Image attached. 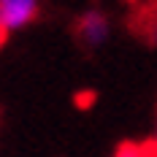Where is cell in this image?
<instances>
[{
	"label": "cell",
	"instance_id": "3957f363",
	"mask_svg": "<svg viewBox=\"0 0 157 157\" xmlns=\"http://www.w3.org/2000/svg\"><path fill=\"white\" fill-rule=\"evenodd\" d=\"M95 103H98V92L95 90H78V92H73V106L78 111L95 109Z\"/></svg>",
	"mask_w": 157,
	"mask_h": 157
},
{
	"label": "cell",
	"instance_id": "7a4b0ae2",
	"mask_svg": "<svg viewBox=\"0 0 157 157\" xmlns=\"http://www.w3.org/2000/svg\"><path fill=\"white\" fill-rule=\"evenodd\" d=\"M76 33H78V41L84 44V46H100V44H106V38H109L111 33V25H109V16L103 14V11H84V14L78 16V25H76Z\"/></svg>",
	"mask_w": 157,
	"mask_h": 157
},
{
	"label": "cell",
	"instance_id": "277c9868",
	"mask_svg": "<svg viewBox=\"0 0 157 157\" xmlns=\"http://www.w3.org/2000/svg\"><path fill=\"white\" fill-rule=\"evenodd\" d=\"M152 149H155V155H157V127H155V141H152Z\"/></svg>",
	"mask_w": 157,
	"mask_h": 157
},
{
	"label": "cell",
	"instance_id": "6da1fadb",
	"mask_svg": "<svg viewBox=\"0 0 157 157\" xmlns=\"http://www.w3.org/2000/svg\"><path fill=\"white\" fill-rule=\"evenodd\" d=\"M38 16V0H0V27L14 33Z\"/></svg>",
	"mask_w": 157,
	"mask_h": 157
}]
</instances>
